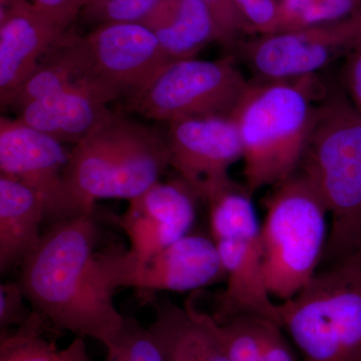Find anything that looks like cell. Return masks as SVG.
<instances>
[{
    "mask_svg": "<svg viewBox=\"0 0 361 361\" xmlns=\"http://www.w3.org/2000/svg\"><path fill=\"white\" fill-rule=\"evenodd\" d=\"M92 214L49 225L35 250L20 265L18 279L33 311L59 331L92 337L110 348L125 317L102 280L94 245Z\"/></svg>",
    "mask_w": 361,
    "mask_h": 361,
    "instance_id": "obj_1",
    "label": "cell"
},
{
    "mask_svg": "<svg viewBox=\"0 0 361 361\" xmlns=\"http://www.w3.org/2000/svg\"><path fill=\"white\" fill-rule=\"evenodd\" d=\"M299 170L329 210L319 270L361 266V115L345 97L331 94L316 106Z\"/></svg>",
    "mask_w": 361,
    "mask_h": 361,
    "instance_id": "obj_2",
    "label": "cell"
},
{
    "mask_svg": "<svg viewBox=\"0 0 361 361\" xmlns=\"http://www.w3.org/2000/svg\"><path fill=\"white\" fill-rule=\"evenodd\" d=\"M310 77L251 84L233 114L243 148L244 187L251 196L300 168L317 106Z\"/></svg>",
    "mask_w": 361,
    "mask_h": 361,
    "instance_id": "obj_3",
    "label": "cell"
},
{
    "mask_svg": "<svg viewBox=\"0 0 361 361\" xmlns=\"http://www.w3.org/2000/svg\"><path fill=\"white\" fill-rule=\"evenodd\" d=\"M169 166L166 135L116 114L75 145L63 178L80 212L92 214L99 199L130 201L141 196Z\"/></svg>",
    "mask_w": 361,
    "mask_h": 361,
    "instance_id": "obj_4",
    "label": "cell"
},
{
    "mask_svg": "<svg viewBox=\"0 0 361 361\" xmlns=\"http://www.w3.org/2000/svg\"><path fill=\"white\" fill-rule=\"evenodd\" d=\"M263 203L261 245L266 284L273 299L285 302L319 270L329 239V210L300 170L273 186Z\"/></svg>",
    "mask_w": 361,
    "mask_h": 361,
    "instance_id": "obj_5",
    "label": "cell"
},
{
    "mask_svg": "<svg viewBox=\"0 0 361 361\" xmlns=\"http://www.w3.org/2000/svg\"><path fill=\"white\" fill-rule=\"evenodd\" d=\"M281 308L303 361H361V266L318 270Z\"/></svg>",
    "mask_w": 361,
    "mask_h": 361,
    "instance_id": "obj_6",
    "label": "cell"
},
{
    "mask_svg": "<svg viewBox=\"0 0 361 361\" xmlns=\"http://www.w3.org/2000/svg\"><path fill=\"white\" fill-rule=\"evenodd\" d=\"M249 82L233 56L170 61L126 97L125 111L169 123L178 118H232Z\"/></svg>",
    "mask_w": 361,
    "mask_h": 361,
    "instance_id": "obj_7",
    "label": "cell"
},
{
    "mask_svg": "<svg viewBox=\"0 0 361 361\" xmlns=\"http://www.w3.org/2000/svg\"><path fill=\"white\" fill-rule=\"evenodd\" d=\"M215 242L227 285L217 296L212 315L218 323L235 315L266 318L282 327L281 303L268 290L263 269L261 224L251 197L233 195L210 215Z\"/></svg>",
    "mask_w": 361,
    "mask_h": 361,
    "instance_id": "obj_8",
    "label": "cell"
},
{
    "mask_svg": "<svg viewBox=\"0 0 361 361\" xmlns=\"http://www.w3.org/2000/svg\"><path fill=\"white\" fill-rule=\"evenodd\" d=\"M68 39L84 77L110 102L139 90L171 61L141 23H106L84 37L68 32Z\"/></svg>",
    "mask_w": 361,
    "mask_h": 361,
    "instance_id": "obj_9",
    "label": "cell"
},
{
    "mask_svg": "<svg viewBox=\"0 0 361 361\" xmlns=\"http://www.w3.org/2000/svg\"><path fill=\"white\" fill-rule=\"evenodd\" d=\"M97 268L111 292L132 287L149 295L158 291L197 290L224 275L219 253L212 238L190 235L142 261L126 252L97 253Z\"/></svg>",
    "mask_w": 361,
    "mask_h": 361,
    "instance_id": "obj_10",
    "label": "cell"
},
{
    "mask_svg": "<svg viewBox=\"0 0 361 361\" xmlns=\"http://www.w3.org/2000/svg\"><path fill=\"white\" fill-rule=\"evenodd\" d=\"M361 45V8L334 23L262 35L241 44L247 65L262 82L312 75Z\"/></svg>",
    "mask_w": 361,
    "mask_h": 361,
    "instance_id": "obj_11",
    "label": "cell"
},
{
    "mask_svg": "<svg viewBox=\"0 0 361 361\" xmlns=\"http://www.w3.org/2000/svg\"><path fill=\"white\" fill-rule=\"evenodd\" d=\"M70 152L63 142L20 120L0 118V174L20 180L42 197L49 225L82 215L66 186Z\"/></svg>",
    "mask_w": 361,
    "mask_h": 361,
    "instance_id": "obj_12",
    "label": "cell"
},
{
    "mask_svg": "<svg viewBox=\"0 0 361 361\" xmlns=\"http://www.w3.org/2000/svg\"><path fill=\"white\" fill-rule=\"evenodd\" d=\"M167 123L170 166L201 200L231 186L230 168L243 158L234 118H178Z\"/></svg>",
    "mask_w": 361,
    "mask_h": 361,
    "instance_id": "obj_13",
    "label": "cell"
},
{
    "mask_svg": "<svg viewBox=\"0 0 361 361\" xmlns=\"http://www.w3.org/2000/svg\"><path fill=\"white\" fill-rule=\"evenodd\" d=\"M200 197L184 180H160L129 201V208L118 219L127 234L130 259L142 261L187 236L196 219Z\"/></svg>",
    "mask_w": 361,
    "mask_h": 361,
    "instance_id": "obj_14",
    "label": "cell"
},
{
    "mask_svg": "<svg viewBox=\"0 0 361 361\" xmlns=\"http://www.w3.org/2000/svg\"><path fill=\"white\" fill-rule=\"evenodd\" d=\"M65 32L30 0H0L2 108Z\"/></svg>",
    "mask_w": 361,
    "mask_h": 361,
    "instance_id": "obj_15",
    "label": "cell"
},
{
    "mask_svg": "<svg viewBox=\"0 0 361 361\" xmlns=\"http://www.w3.org/2000/svg\"><path fill=\"white\" fill-rule=\"evenodd\" d=\"M156 318L149 327L164 361H229L219 323L188 302L167 297L154 300Z\"/></svg>",
    "mask_w": 361,
    "mask_h": 361,
    "instance_id": "obj_16",
    "label": "cell"
},
{
    "mask_svg": "<svg viewBox=\"0 0 361 361\" xmlns=\"http://www.w3.org/2000/svg\"><path fill=\"white\" fill-rule=\"evenodd\" d=\"M106 104L94 90L77 87L26 104L16 118L63 144L77 145L116 115Z\"/></svg>",
    "mask_w": 361,
    "mask_h": 361,
    "instance_id": "obj_17",
    "label": "cell"
},
{
    "mask_svg": "<svg viewBox=\"0 0 361 361\" xmlns=\"http://www.w3.org/2000/svg\"><path fill=\"white\" fill-rule=\"evenodd\" d=\"M141 23L156 35L171 61L196 59L222 35L202 0H158Z\"/></svg>",
    "mask_w": 361,
    "mask_h": 361,
    "instance_id": "obj_18",
    "label": "cell"
},
{
    "mask_svg": "<svg viewBox=\"0 0 361 361\" xmlns=\"http://www.w3.org/2000/svg\"><path fill=\"white\" fill-rule=\"evenodd\" d=\"M44 201L20 180L0 174V271L23 264L39 243Z\"/></svg>",
    "mask_w": 361,
    "mask_h": 361,
    "instance_id": "obj_19",
    "label": "cell"
},
{
    "mask_svg": "<svg viewBox=\"0 0 361 361\" xmlns=\"http://www.w3.org/2000/svg\"><path fill=\"white\" fill-rule=\"evenodd\" d=\"M51 326L44 316L33 311L27 322L0 336V361H90L82 337L59 349L44 338Z\"/></svg>",
    "mask_w": 361,
    "mask_h": 361,
    "instance_id": "obj_20",
    "label": "cell"
},
{
    "mask_svg": "<svg viewBox=\"0 0 361 361\" xmlns=\"http://www.w3.org/2000/svg\"><path fill=\"white\" fill-rule=\"evenodd\" d=\"M268 320L235 315L219 323L229 361H260Z\"/></svg>",
    "mask_w": 361,
    "mask_h": 361,
    "instance_id": "obj_21",
    "label": "cell"
},
{
    "mask_svg": "<svg viewBox=\"0 0 361 361\" xmlns=\"http://www.w3.org/2000/svg\"><path fill=\"white\" fill-rule=\"evenodd\" d=\"M104 361H164L149 329L134 317H125L120 334L106 348Z\"/></svg>",
    "mask_w": 361,
    "mask_h": 361,
    "instance_id": "obj_22",
    "label": "cell"
},
{
    "mask_svg": "<svg viewBox=\"0 0 361 361\" xmlns=\"http://www.w3.org/2000/svg\"><path fill=\"white\" fill-rule=\"evenodd\" d=\"M158 0H85L80 16L89 23H141Z\"/></svg>",
    "mask_w": 361,
    "mask_h": 361,
    "instance_id": "obj_23",
    "label": "cell"
},
{
    "mask_svg": "<svg viewBox=\"0 0 361 361\" xmlns=\"http://www.w3.org/2000/svg\"><path fill=\"white\" fill-rule=\"evenodd\" d=\"M360 8L361 0H310L290 30L343 20Z\"/></svg>",
    "mask_w": 361,
    "mask_h": 361,
    "instance_id": "obj_24",
    "label": "cell"
},
{
    "mask_svg": "<svg viewBox=\"0 0 361 361\" xmlns=\"http://www.w3.org/2000/svg\"><path fill=\"white\" fill-rule=\"evenodd\" d=\"M222 35L223 44H237L240 35H251L235 0H202Z\"/></svg>",
    "mask_w": 361,
    "mask_h": 361,
    "instance_id": "obj_25",
    "label": "cell"
},
{
    "mask_svg": "<svg viewBox=\"0 0 361 361\" xmlns=\"http://www.w3.org/2000/svg\"><path fill=\"white\" fill-rule=\"evenodd\" d=\"M251 35H274L279 27L278 0H235Z\"/></svg>",
    "mask_w": 361,
    "mask_h": 361,
    "instance_id": "obj_26",
    "label": "cell"
},
{
    "mask_svg": "<svg viewBox=\"0 0 361 361\" xmlns=\"http://www.w3.org/2000/svg\"><path fill=\"white\" fill-rule=\"evenodd\" d=\"M26 301L18 281L0 285V332L16 329L30 319L33 310Z\"/></svg>",
    "mask_w": 361,
    "mask_h": 361,
    "instance_id": "obj_27",
    "label": "cell"
},
{
    "mask_svg": "<svg viewBox=\"0 0 361 361\" xmlns=\"http://www.w3.org/2000/svg\"><path fill=\"white\" fill-rule=\"evenodd\" d=\"M260 361H303L293 342L277 323L268 320Z\"/></svg>",
    "mask_w": 361,
    "mask_h": 361,
    "instance_id": "obj_28",
    "label": "cell"
},
{
    "mask_svg": "<svg viewBox=\"0 0 361 361\" xmlns=\"http://www.w3.org/2000/svg\"><path fill=\"white\" fill-rule=\"evenodd\" d=\"M37 8L49 16L63 30L80 14L85 0H30Z\"/></svg>",
    "mask_w": 361,
    "mask_h": 361,
    "instance_id": "obj_29",
    "label": "cell"
},
{
    "mask_svg": "<svg viewBox=\"0 0 361 361\" xmlns=\"http://www.w3.org/2000/svg\"><path fill=\"white\" fill-rule=\"evenodd\" d=\"M343 71L350 102L361 115V45L346 56Z\"/></svg>",
    "mask_w": 361,
    "mask_h": 361,
    "instance_id": "obj_30",
    "label": "cell"
}]
</instances>
